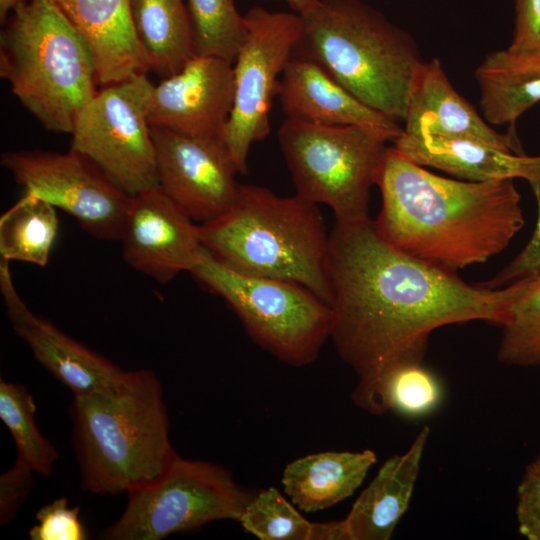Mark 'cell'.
Here are the masks:
<instances>
[{
  "label": "cell",
  "mask_w": 540,
  "mask_h": 540,
  "mask_svg": "<svg viewBox=\"0 0 540 540\" xmlns=\"http://www.w3.org/2000/svg\"><path fill=\"white\" fill-rule=\"evenodd\" d=\"M330 338L358 382V406L392 369L423 363L430 334L475 320L503 326L533 275L491 289L383 241L369 218L336 221L329 233Z\"/></svg>",
  "instance_id": "1"
},
{
  "label": "cell",
  "mask_w": 540,
  "mask_h": 540,
  "mask_svg": "<svg viewBox=\"0 0 540 540\" xmlns=\"http://www.w3.org/2000/svg\"><path fill=\"white\" fill-rule=\"evenodd\" d=\"M513 178H445L388 147L377 179L382 197L373 221L392 247L455 272L503 251L524 225Z\"/></svg>",
  "instance_id": "2"
},
{
  "label": "cell",
  "mask_w": 540,
  "mask_h": 540,
  "mask_svg": "<svg viewBox=\"0 0 540 540\" xmlns=\"http://www.w3.org/2000/svg\"><path fill=\"white\" fill-rule=\"evenodd\" d=\"M70 413L81 484L91 493L150 485L178 455L161 383L149 369L125 371L110 389L74 395Z\"/></svg>",
  "instance_id": "3"
},
{
  "label": "cell",
  "mask_w": 540,
  "mask_h": 540,
  "mask_svg": "<svg viewBox=\"0 0 540 540\" xmlns=\"http://www.w3.org/2000/svg\"><path fill=\"white\" fill-rule=\"evenodd\" d=\"M199 232L203 246L232 269L297 282L331 306L330 238L317 204L240 185L234 204Z\"/></svg>",
  "instance_id": "4"
},
{
  "label": "cell",
  "mask_w": 540,
  "mask_h": 540,
  "mask_svg": "<svg viewBox=\"0 0 540 540\" xmlns=\"http://www.w3.org/2000/svg\"><path fill=\"white\" fill-rule=\"evenodd\" d=\"M301 17L292 56L313 61L362 103L403 122L424 61L411 35L359 0H320Z\"/></svg>",
  "instance_id": "5"
},
{
  "label": "cell",
  "mask_w": 540,
  "mask_h": 540,
  "mask_svg": "<svg viewBox=\"0 0 540 540\" xmlns=\"http://www.w3.org/2000/svg\"><path fill=\"white\" fill-rule=\"evenodd\" d=\"M0 75L48 131H73L98 92L94 59L84 39L51 0H26L0 35Z\"/></svg>",
  "instance_id": "6"
},
{
  "label": "cell",
  "mask_w": 540,
  "mask_h": 540,
  "mask_svg": "<svg viewBox=\"0 0 540 540\" xmlns=\"http://www.w3.org/2000/svg\"><path fill=\"white\" fill-rule=\"evenodd\" d=\"M189 273L227 302L257 344L289 365L310 364L330 338L331 306L304 285L241 273L205 247Z\"/></svg>",
  "instance_id": "7"
},
{
  "label": "cell",
  "mask_w": 540,
  "mask_h": 540,
  "mask_svg": "<svg viewBox=\"0 0 540 540\" xmlns=\"http://www.w3.org/2000/svg\"><path fill=\"white\" fill-rule=\"evenodd\" d=\"M278 141L298 196L326 204L339 222L369 219L370 190L388 148L385 137L362 126L286 117Z\"/></svg>",
  "instance_id": "8"
},
{
  "label": "cell",
  "mask_w": 540,
  "mask_h": 540,
  "mask_svg": "<svg viewBox=\"0 0 540 540\" xmlns=\"http://www.w3.org/2000/svg\"><path fill=\"white\" fill-rule=\"evenodd\" d=\"M252 494L213 463L177 455L156 482L128 493L125 510L102 536L160 540L219 520H240Z\"/></svg>",
  "instance_id": "9"
},
{
  "label": "cell",
  "mask_w": 540,
  "mask_h": 540,
  "mask_svg": "<svg viewBox=\"0 0 540 540\" xmlns=\"http://www.w3.org/2000/svg\"><path fill=\"white\" fill-rule=\"evenodd\" d=\"M153 86L147 74L103 86L80 111L71 133V149L130 196L158 186L148 120Z\"/></svg>",
  "instance_id": "10"
},
{
  "label": "cell",
  "mask_w": 540,
  "mask_h": 540,
  "mask_svg": "<svg viewBox=\"0 0 540 540\" xmlns=\"http://www.w3.org/2000/svg\"><path fill=\"white\" fill-rule=\"evenodd\" d=\"M244 17L248 32L233 64V104L222 134L240 174L248 171L252 144L270 133L272 102L303 29L300 14L255 7Z\"/></svg>",
  "instance_id": "11"
},
{
  "label": "cell",
  "mask_w": 540,
  "mask_h": 540,
  "mask_svg": "<svg viewBox=\"0 0 540 540\" xmlns=\"http://www.w3.org/2000/svg\"><path fill=\"white\" fill-rule=\"evenodd\" d=\"M1 165L25 192L62 209L94 238L120 240L132 196L81 153L8 151Z\"/></svg>",
  "instance_id": "12"
},
{
  "label": "cell",
  "mask_w": 540,
  "mask_h": 540,
  "mask_svg": "<svg viewBox=\"0 0 540 540\" xmlns=\"http://www.w3.org/2000/svg\"><path fill=\"white\" fill-rule=\"evenodd\" d=\"M151 127L158 185L198 224L226 212L240 184L236 165L221 137H199Z\"/></svg>",
  "instance_id": "13"
},
{
  "label": "cell",
  "mask_w": 540,
  "mask_h": 540,
  "mask_svg": "<svg viewBox=\"0 0 540 540\" xmlns=\"http://www.w3.org/2000/svg\"><path fill=\"white\" fill-rule=\"evenodd\" d=\"M119 241L124 261L161 284L190 272L204 247L199 224L159 185L131 197Z\"/></svg>",
  "instance_id": "14"
},
{
  "label": "cell",
  "mask_w": 540,
  "mask_h": 540,
  "mask_svg": "<svg viewBox=\"0 0 540 540\" xmlns=\"http://www.w3.org/2000/svg\"><path fill=\"white\" fill-rule=\"evenodd\" d=\"M233 95V65L196 55L179 72L153 86L149 124L190 136L222 138Z\"/></svg>",
  "instance_id": "15"
},
{
  "label": "cell",
  "mask_w": 540,
  "mask_h": 540,
  "mask_svg": "<svg viewBox=\"0 0 540 540\" xmlns=\"http://www.w3.org/2000/svg\"><path fill=\"white\" fill-rule=\"evenodd\" d=\"M9 263L0 258L1 294L14 332L35 359L73 395L115 386L125 371L30 311L13 284Z\"/></svg>",
  "instance_id": "16"
},
{
  "label": "cell",
  "mask_w": 540,
  "mask_h": 540,
  "mask_svg": "<svg viewBox=\"0 0 540 540\" xmlns=\"http://www.w3.org/2000/svg\"><path fill=\"white\" fill-rule=\"evenodd\" d=\"M287 118L321 125H357L394 142L403 127L386 115L368 107L319 65L292 56L279 82L278 94Z\"/></svg>",
  "instance_id": "17"
},
{
  "label": "cell",
  "mask_w": 540,
  "mask_h": 540,
  "mask_svg": "<svg viewBox=\"0 0 540 540\" xmlns=\"http://www.w3.org/2000/svg\"><path fill=\"white\" fill-rule=\"evenodd\" d=\"M79 32L107 86L150 71L137 39L130 0H51Z\"/></svg>",
  "instance_id": "18"
},
{
  "label": "cell",
  "mask_w": 540,
  "mask_h": 540,
  "mask_svg": "<svg viewBox=\"0 0 540 540\" xmlns=\"http://www.w3.org/2000/svg\"><path fill=\"white\" fill-rule=\"evenodd\" d=\"M406 134L466 135L522 155L514 133L495 131L452 86L441 62L423 61L412 81L404 117Z\"/></svg>",
  "instance_id": "19"
},
{
  "label": "cell",
  "mask_w": 540,
  "mask_h": 540,
  "mask_svg": "<svg viewBox=\"0 0 540 540\" xmlns=\"http://www.w3.org/2000/svg\"><path fill=\"white\" fill-rule=\"evenodd\" d=\"M430 428L423 427L402 454L387 459L340 520L341 540H388L407 511Z\"/></svg>",
  "instance_id": "20"
},
{
  "label": "cell",
  "mask_w": 540,
  "mask_h": 540,
  "mask_svg": "<svg viewBox=\"0 0 540 540\" xmlns=\"http://www.w3.org/2000/svg\"><path fill=\"white\" fill-rule=\"evenodd\" d=\"M394 147L423 167L475 182L521 178L525 157L466 135L403 132Z\"/></svg>",
  "instance_id": "21"
},
{
  "label": "cell",
  "mask_w": 540,
  "mask_h": 540,
  "mask_svg": "<svg viewBox=\"0 0 540 540\" xmlns=\"http://www.w3.org/2000/svg\"><path fill=\"white\" fill-rule=\"evenodd\" d=\"M376 461L370 449L309 454L289 463L281 482L299 510L317 512L353 495Z\"/></svg>",
  "instance_id": "22"
},
{
  "label": "cell",
  "mask_w": 540,
  "mask_h": 540,
  "mask_svg": "<svg viewBox=\"0 0 540 540\" xmlns=\"http://www.w3.org/2000/svg\"><path fill=\"white\" fill-rule=\"evenodd\" d=\"M130 12L150 71L166 78L196 56L189 13L182 0H130Z\"/></svg>",
  "instance_id": "23"
},
{
  "label": "cell",
  "mask_w": 540,
  "mask_h": 540,
  "mask_svg": "<svg viewBox=\"0 0 540 540\" xmlns=\"http://www.w3.org/2000/svg\"><path fill=\"white\" fill-rule=\"evenodd\" d=\"M480 109L488 123L514 126L540 102V61L516 62L504 50L488 53L475 71Z\"/></svg>",
  "instance_id": "24"
},
{
  "label": "cell",
  "mask_w": 540,
  "mask_h": 540,
  "mask_svg": "<svg viewBox=\"0 0 540 540\" xmlns=\"http://www.w3.org/2000/svg\"><path fill=\"white\" fill-rule=\"evenodd\" d=\"M58 228L56 208L24 192L0 217V258L45 267Z\"/></svg>",
  "instance_id": "25"
},
{
  "label": "cell",
  "mask_w": 540,
  "mask_h": 540,
  "mask_svg": "<svg viewBox=\"0 0 540 540\" xmlns=\"http://www.w3.org/2000/svg\"><path fill=\"white\" fill-rule=\"evenodd\" d=\"M239 522L261 540H341L340 520L311 522L274 487L253 495Z\"/></svg>",
  "instance_id": "26"
},
{
  "label": "cell",
  "mask_w": 540,
  "mask_h": 540,
  "mask_svg": "<svg viewBox=\"0 0 540 540\" xmlns=\"http://www.w3.org/2000/svg\"><path fill=\"white\" fill-rule=\"evenodd\" d=\"M442 396L441 384L423 363H410L389 371L358 407L373 415L394 411L417 418L433 412Z\"/></svg>",
  "instance_id": "27"
},
{
  "label": "cell",
  "mask_w": 540,
  "mask_h": 540,
  "mask_svg": "<svg viewBox=\"0 0 540 540\" xmlns=\"http://www.w3.org/2000/svg\"><path fill=\"white\" fill-rule=\"evenodd\" d=\"M33 396L21 384L0 380V419L8 428L17 447V458L34 473L49 477L58 453L42 435L36 421Z\"/></svg>",
  "instance_id": "28"
},
{
  "label": "cell",
  "mask_w": 540,
  "mask_h": 540,
  "mask_svg": "<svg viewBox=\"0 0 540 540\" xmlns=\"http://www.w3.org/2000/svg\"><path fill=\"white\" fill-rule=\"evenodd\" d=\"M196 55L234 64L247 36V24L234 0H188Z\"/></svg>",
  "instance_id": "29"
},
{
  "label": "cell",
  "mask_w": 540,
  "mask_h": 540,
  "mask_svg": "<svg viewBox=\"0 0 540 540\" xmlns=\"http://www.w3.org/2000/svg\"><path fill=\"white\" fill-rule=\"evenodd\" d=\"M502 328L498 360L512 366H540V273L514 301Z\"/></svg>",
  "instance_id": "30"
},
{
  "label": "cell",
  "mask_w": 540,
  "mask_h": 540,
  "mask_svg": "<svg viewBox=\"0 0 540 540\" xmlns=\"http://www.w3.org/2000/svg\"><path fill=\"white\" fill-rule=\"evenodd\" d=\"M521 178L531 187L538 208L537 225L523 250L489 281L481 285L496 289L528 275L540 273V156L524 157Z\"/></svg>",
  "instance_id": "31"
},
{
  "label": "cell",
  "mask_w": 540,
  "mask_h": 540,
  "mask_svg": "<svg viewBox=\"0 0 540 540\" xmlns=\"http://www.w3.org/2000/svg\"><path fill=\"white\" fill-rule=\"evenodd\" d=\"M37 524L29 530L32 540H85L86 528L77 506H70L66 497L42 506L36 513Z\"/></svg>",
  "instance_id": "32"
},
{
  "label": "cell",
  "mask_w": 540,
  "mask_h": 540,
  "mask_svg": "<svg viewBox=\"0 0 540 540\" xmlns=\"http://www.w3.org/2000/svg\"><path fill=\"white\" fill-rule=\"evenodd\" d=\"M515 25L506 55L516 62L540 61V0H514Z\"/></svg>",
  "instance_id": "33"
},
{
  "label": "cell",
  "mask_w": 540,
  "mask_h": 540,
  "mask_svg": "<svg viewBox=\"0 0 540 540\" xmlns=\"http://www.w3.org/2000/svg\"><path fill=\"white\" fill-rule=\"evenodd\" d=\"M516 519L522 536L540 540V455L526 466L517 487Z\"/></svg>",
  "instance_id": "34"
},
{
  "label": "cell",
  "mask_w": 540,
  "mask_h": 540,
  "mask_svg": "<svg viewBox=\"0 0 540 540\" xmlns=\"http://www.w3.org/2000/svg\"><path fill=\"white\" fill-rule=\"evenodd\" d=\"M34 471L19 458L0 476V524L10 523L25 502L33 484Z\"/></svg>",
  "instance_id": "35"
},
{
  "label": "cell",
  "mask_w": 540,
  "mask_h": 540,
  "mask_svg": "<svg viewBox=\"0 0 540 540\" xmlns=\"http://www.w3.org/2000/svg\"><path fill=\"white\" fill-rule=\"evenodd\" d=\"M285 1L297 14H305L314 9L320 0H283Z\"/></svg>",
  "instance_id": "36"
},
{
  "label": "cell",
  "mask_w": 540,
  "mask_h": 540,
  "mask_svg": "<svg viewBox=\"0 0 540 540\" xmlns=\"http://www.w3.org/2000/svg\"><path fill=\"white\" fill-rule=\"evenodd\" d=\"M26 0H0V19L6 21L7 15L13 12Z\"/></svg>",
  "instance_id": "37"
}]
</instances>
